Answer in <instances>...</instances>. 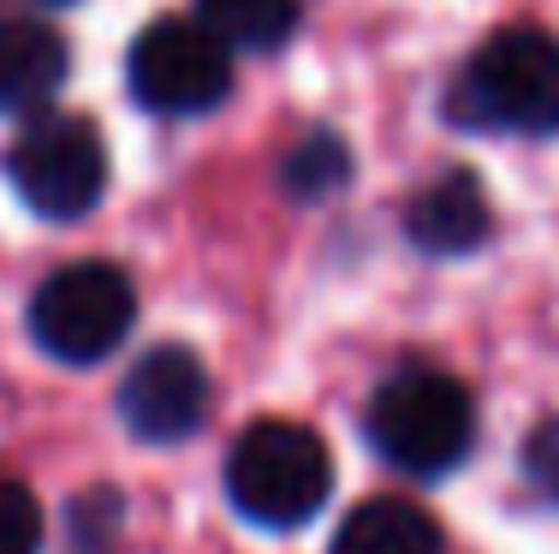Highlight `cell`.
Listing matches in <instances>:
<instances>
[{
  "instance_id": "2",
  "label": "cell",
  "mask_w": 559,
  "mask_h": 554,
  "mask_svg": "<svg viewBox=\"0 0 559 554\" xmlns=\"http://www.w3.org/2000/svg\"><path fill=\"white\" fill-rule=\"evenodd\" d=\"M452 114L488 131H518V138H554L559 131V36L536 24L488 36L476 60L464 66L452 90Z\"/></svg>"
},
{
  "instance_id": "12",
  "label": "cell",
  "mask_w": 559,
  "mask_h": 554,
  "mask_svg": "<svg viewBox=\"0 0 559 554\" xmlns=\"http://www.w3.org/2000/svg\"><path fill=\"white\" fill-rule=\"evenodd\" d=\"M280 179H286V191L304 197V203H310V197H334L340 185L352 179V155H345L340 138H310L286 155Z\"/></svg>"
},
{
  "instance_id": "5",
  "label": "cell",
  "mask_w": 559,
  "mask_h": 554,
  "mask_svg": "<svg viewBox=\"0 0 559 554\" xmlns=\"http://www.w3.org/2000/svg\"><path fill=\"white\" fill-rule=\"evenodd\" d=\"M12 191L48 221H78L108 191V143L78 114H43L7 155Z\"/></svg>"
},
{
  "instance_id": "10",
  "label": "cell",
  "mask_w": 559,
  "mask_h": 554,
  "mask_svg": "<svg viewBox=\"0 0 559 554\" xmlns=\"http://www.w3.org/2000/svg\"><path fill=\"white\" fill-rule=\"evenodd\" d=\"M328 554H441V524L405 495H376L340 519Z\"/></svg>"
},
{
  "instance_id": "11",
  "label": "cell",
  "mask_w": 559,
  "mask_h": 554,
  "mask_svg": "<svg viewBox=\"0 0 559 554\" xmlns=\"http://www.w3.org/2000/svg\"><path fill=\"white\" fill-rule=\"evenodd\" d=\"M197 24L226 48L269 55L298 31V0H197Z\"/></svg>"
},
{
  "instance_id": "4",
  "label": "cell",
  "mask_w": 559,
  "mask_h": 554,
  "mask_svg": "<svg viewBox=\"0 0 559 554\" xmlns=\"http://www.w3.org/2000/svg\"><path fill=\"white\" fill-rule=\"evenodd\" d=\"M138 293H131L126 269L114 262H72V269L48 274L31 298V340L60 364H96L126 346Z\"/></svg>"
},
{
  "instance_id": "6",
  "label": "cell",
  "mask_w": 559,
  "mask_h": 554,
  "mask_svg": "<svg viewBox=\"0 0 559 554\" xmlns=\"http://www.w3.org/2000/svg\"><path fill=\"white\" fill-rule=\"evenodd\" d=\"M126 78L150 114H167V120L209 114L233 96V48L215 43L197 19H155L131 43Z\"/></svg>"
},
{
  "instance_id": "1",
  "label": "cell",
  "mask_w": 559,
  "mask_h": 554,
  "mask_svg": "<svg viewBox=\"0 0 559 554\" xmlns=\"http://www.w3.org/2000/svg\"><path fill=\"white\" fill-rule=\"evenodd\" d=\"M226 495L262 531H298L334 495V459L316 429L292 417H262L226 453Z\"/></svg>"
},
{
  "instance_id": "3",
  "label": "cell",
  "mask_w": 559,
  "mask_h": 554,
  "mask_svg": "<svg viewBox=\"0 0 559 554\" xmlns=\"http://www.w3.org/2000/svg\"><path fill=\"white\" fill-rule=\"evenodd\" d=\"M364 429L388 465L411 471V478H441V471H452L471 453L476 405L464 393V381H452L447 369L411 364L376 388Z\"/></svg>"
},
{
  "instance_id": "14",
  "label": "cell",
  "mask_w": 559,
  "mask_h": 554,
  "mask_svg": "<svg viewBox=\"0 0 559 554\" xmlns=\"http://www.w3.org/2000/svg\"><path fill=\"white\" fill-rule=\"evenodd\" d=\"M524 478L536 495L559 500V417H542V424L524 435Z\"/></svg>"
},
{
  "instance_id": "13",
  "label": "cell",
  "mask_w": 559,
  "mask_h": 554,
  "mask_svg": "<svg viewBox=\"0 0 559 554\" xmlns=\"http://www.w3.org/2000/svg\"><path fill=\"white\" fill-rule=\"evenodd\" d=\"M0 554H43V500L19 478H0Z\"/></svg>"
},
{
  "instance_id": "8",
  "label": "cell",
  "mask_w": 559,
  "mask_h": 554,
  "mask_svg": "<svg viewBox=\"0 0 559 554\" xmlns=\"http://www.w3.org/2000/svg\"><path fill=\"white\" fill-rule=\"evenodd\" d=\"M488 233H495V209L471 167H452L435 185H423L405 209V239L423 257H464V250L488 245Z\"/></svg>"
},
{
  "instance_id": "7",
  "label": "cell",
  "mask_w": 559,
  "mask_h": 554,
  "mask_svg": "<svg viewBox=\"0 0 559 554\" xmlns=\"http://www.w3.org/2000/svg\"><path fill=\"white\" fill-rule=\"evenodd\" d=\"M119 417L138 441L173 447L203 429L209 417V369L185 346H155L119 381Z\"/></svg>"
},
{
  "instance_id": "9",
  "label": "cell",
  "mask_w": 559,
  "mask_h": 554,
  "mask_svg": "<svg viewBox=\"0 0 559 554\" xmlns=\"http://www.w3.org/2000/svg\"><path fill=\"white\" fill-rule=\"evenodd\" d=\"M66 84V43L36 19H0V114H43Z\"/></svg>"
}]
</instances>
